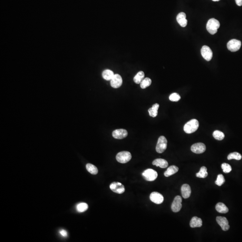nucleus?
<instances>
[{
	"label": "nucleus",
	"instance_id": "c756f323",
	"mask_svg": "<svg viewBox=\"0 0 242 242\" xmlns=\"http://www.w3.org/2000/svg\"><path fill=\"white\" fill-rule=\"evenodd\" d=\"M225 182V179L223 175L220 174L217 175V179L215 183L218 186H221L224 184Z\"/></svg>",
	"mask_w": 242,
	"mask_h": 242
},
{
	"label": "nucleus",
	"instance_id": "4be33fe9",
	"mask_svg": "<svg viewBox=\"0 0 242 242\" xmlns=\"http://www.w3.org/2000/svg\"><path fill=\"white\" fill-rule=\"evenodd\" d=\"M114 75L115 74L113 71L110 70H106L102 73V77L106 80H111Z\"/></svg>",
	"mask_w": 242,
	"mask_h": 242
},
{
	"label": "nucleus",
	"instance_id": "a878e982",
	"mask_svg": "<svg viewBox=\"0 0 242 242\" xmlns=\"http://www.w3.org/2000/svg\"><path fill=\"white\" fill-rule=\"evenodd\" d=\"M213 136L217 140H222L224 139L225 135L223 132L220 130H215L213 133Z\"/></svg>",
	"mask_w": 242,
	"mask_h": 242
},
{
	"label": "nucleus",
	"instance_id": "f8f14e48",
	"mask_svg": "<svg viewBox=\"0 0 242 242\" xmlns=\"http://www.w3.org/2000/svg\"><path fill=\"white\" fill-rule=\"evenodd\" d=\"M122 83V79L121 76L118 74L114 75L113 78L110 80L111 87L115 88H117L121 87Z\"/></svg>",
	"mask_w": 242,
	"mask_h": 242
},
{
	"label": "nucleus",
	"instance_id": "b1692460",
	"mask_svg": "<svg viewBox=\"0 0 242 242\" xmlns=\"http://www.w3.org/2000/svg\"><path fill=\"white\" fill-rule=\"evenodd\" d=\"M86 169H87V170L92 175H97L98 172V170L97 167L94 165L89 164V163L86 165Z\"/></svg>",
	"mask_w": 242,
	"mask_h": 242
},
{
	"label": "nucleus",
	"instance_id": "5701e85b",
	"mask_svg": "<svg viewBox=\"0 0 242 242\" xmlns=\"http://www.w3.org/2000/svg\"><path fill=\"white\" fill-rule=\"evenodd\" d=\"M145 78V73L143 71H140L136 74L134 78V81L136 84H139L141 83L142 81Z\"/></svg>",
	"mask_w": 242,
	"mask_h": 242
},
{
	"label": "nucleus",
	"instance_id": "423d86ee",
	"mask_svg": "<svg viewBox=\"0 0 242 242\" xmlns=\"http://www.w3.org/2000/svg\"><path fill=\"white\" fill-rule=\"evenodd\" d=\"M241 46V41L236 39H232L229 41L227 44V49L231 52H236L239 50Z\"/></svg>",
	"mask_w": 242,
	"mask_h": 242
},
{
	"label": "nucleus",
	"instance_id": "ddd939ff",
	"mask_svg": "<svg viewBox=\"0 0 242 242\" xmlns=\"http://www.w3.org/2000/svg\"><path fill=\"white\" fill-rule=\"evenodd\" d=\"M128 132L127 130L123 129H117L114 130L112 133L113 137L116 139H121L125 138L127 136Z\"/></svg>",
	"mask_w": 242,
	"mask_h": 242
},
{
	"label": "nucleus",
	"instance_id": "f3484780",
	"mask_svg": "<svg viewBox=\"0 0 242 242\" xmlns=\"http://www.w3.org/2000/svg\"><path fill=\"white\" fill-rule=\"evenodd\" d=\"M190 226L192 228L201 227L202 226V219L197 217H194L190 221Z\"/></svg>",
	"mask_w": 242,
	"mask_h": 242
},
{
	"label": "nucleus",
	"instance_id": "f03ea898",
	"mask_svg": "<svg viewBox=\"0 0 242 242\" xmlns=\"http://www.w3.org/2000/svg\"><path fill=\"white\" fill-rule=\"evenodd\" d=\"M220 26V23L217 20L211 19L207 23L206 28L208 32L212 35H214L217 32V30Z\"/></svg>",
	"mask_w": 242,
	"mask_h": 242
},
{
	"label": "nucleus",
	"instance_id": "9d476101",
	"mask_svg": "<svg viewBox=\"0 0 242 242\" xmlns=\"http://www.w3.org/2000/svg\"><path fill=\"white\" fill-rule=\"evenodd\" d=\"M216 221L218 224L221 226L223 231H227L229 230L230 228L229 222L225 217H217L216 218Z\"/></svg>",
	"mask_w": 242,
	"mask_h": 242
},
{
	"label": "nucleus",
	"instance_id": "412c9836",
	"mask_svg": "<svg viewBox=\"0 0 242 242\" xmlns=\"http://www.w3.org/2000/svg\"><path fill=\"white\" fill-rule=\"evenodd\" d=\"M159 107V105L157 103H156L154 105H153L152 107L148 109V111L149 115L153 118L157 116Z\"/></svg>",
	"mask_w": 242,
	"mask_h": 242
},
{
	"label": "nucleus",
	"instance_id": "0eeeda50",
	"mask_svg": "<svg viewBox=\"0 0 242 242\" xmlns=\"http://www.w3.org/2000/svg\"><path fill=\"white\" fill-rule=\"evenodd\" d=\"M109 187L113 192L116 193L121 194L125 192V187L119 182H113L110 185Z\"/></svg>",
	"mask_w": 242,
	"mask_h": 242
},
{
	"label": "nucleus",
	"instance_id": "6ab92c4d",
	"mask_svg": "<svg viewBox=\"0 0 242 242\" xmlns=\"http://www.w3.org/2000/svg\"><path fill=\"white\" fill-rule=\"evenodd\" d=\"M178 168L175 166H171L168 167L166 171L164 173V175L166 177L170 176L174 174H176L178 171Z\"/></svg>",
	"mask_w": 242,
	"mask_h": 242
},
{
	"label": "nucleus",
	"instance_id": "6e6552de",
	"mask_svg": "<svg viewBox=\"0 0 242 242\" xmlns=\"http://www.w3.org/2000/svg\"><path fill=\"white\" fill-rule=\"evenodd\" d=\"M182 199L181 196H177L175 197L171 205V209L175 213L180 211L182 207Z\"/></svg>",
	"mask_w": 242,
	"mask_h": 242
},
{
	"label": "nucleus",
	"instance_id": "f704fd0d",
	"mask_svg": "<svg viewBox=\"0 0 242 242\" xmlns=\"http://www.w3.org/2000/svg\"><path fill=\"white\" fill-rule=\"evenodd\" d=\"M212 1H220V0H212Z\"/></svg>",
	"mask_w": 242,
	"mask_h": 242
},
{
	"label": "nucleus",
	"instance_id": "bb28decb",
	"mask_svg": "<svg viewBox=\"0 0 242 242\" xmlns=\"http://www.w3.org/2000/svg\"><path fill=\"white\" fill-rule=\"evenodd\" d=\"M88 206L85 203H81L78 204L76 206V209L78 212L82 213L85 212L88 209Z\"/></svg>",
	"mask_w": 242,
	"mask_h": 242
},
{
	"label": "nucleus",
	"instance_id": "473e14b6",
	"mask_svg": "<svg viewBox=\"0 0 242 242\" xmlns=\"http://www.w3.org/2000/svg\"><path fill=\"white\" fill-rule=\"evenodd\" d=\"M60 234L63 237H67V231L64 230H62L60 231Z\"/></svg>",
	"mask_w": 242,
	"mask_h": 242
},
{
	"label": "nucleus",
	"instance_id": "dca6fc26",
	"mask_svg": "<svg viewBox=\"0 0 242 242\" xmlns=\"http://www.w3.org/2000/svg\"><path fill=\"white\" fill-rule=\"evenodd\" d=\"M181 193L182 196L184 199L189 198L191 196V187L187 184H184L181 187Z\"/></svg>",
	"mask_w": 242,
	"mask_h": 242
},
{
	"label": "nucleus",
	"instance_id": "2f4dec72",
	"mask_svg": "<svg viewBox=\"0 0 242 242\" xmlns=\"http://www.w3.org/2000/svg\"><path fill=\"white\" fill-rule=\"evenodd\" d=\"M222 168L223 171L225 173H230L232 170V168L229 164L224 163L222 165Z\"/></svg>",
	"mask_w": 242,
	"mask_h": 242
},
{
	"label": "nucleus",
	"instance_id": "39448f33",
	"mask_svg": "<svg viewBox=\"0 0 242 242\" xmlns=\"http://www.w3.org/2000/svg\"><path fill=\"white\" fill-rule=\"evenodd\" d=\"M142 176L147 181H154L158 176L157 171L151 169H148L144 171L142 173Z\"/></svg>",
	"mask_w": 242,
	"mask_h": 242
},
{
	"label": "nucleus",
	"instance_id": "cd10ccee",
	"mask_svg": "<svg viewBox=\"0 0 242 242\" xmlns=\"http://www.w3.org/2000/svg\"><path fill=\"white\" fill-rule=\"evenodd\" d=\"M228 160H231L232 159H235L236 160H240L242 159V156L241 154L237 152H234L231 153L227 157Z\"/></svg>",
	"mask_w": 242,
	"mask_h": 242
},
{
	"label": "nucleus",
	"instance_id": "f257e3e1",
	"mask_svg": "<svg viewBox=\"0 0 242 242\" xmlns=\"http://www.w3.org/2000/svg\"><path fill=\"white\" fill-rule=\"evenodd\" d=\"M199 126V123L198 120L193 119L186 123L184 126V130L187 134H191L197 130Z\"/></svg>",
	"mask_w": 242,
	"mask_h": 242
},
{
	"label": "nucleus",
	"instance_id": "2eb2a0df",
	"mask_svg": "<svg viewBox=\"0 0 242 242\" xmlns=\"http://www.w3.org/2000/svg\"><path fill=\"white\" fill-rule=\"evenodd\" d=\"M177 21L179 25L183 28L186 27L187 21L186 19V14L184 12H181L178 14L176 18Z\"/></svg>",
	"mask_w": 242,
	"mask_h": 242
},
{
	"label": "nucleus",
	"instance_id": "393cba45",
	"mask_svg": "<svg viewBox=\"0 0 242 242\" xmlns=\"http://www.w3.org/2000/svg\"><path fill=\"white\" fill-rule=\"evenodd\" d=\"M208 173L207 172V170L206 167L202 166L200 169V171L196 174L197 177L200 178H205L207 177Z\"/></svg>",
	"mask_w": 242,
	"mask_h": 242
},
{
	"label": "nucleus",
	"instance_id": "9b49d317",
	"mask_svg": "<svg viewBox=\"0 0 242 242\" xmlns=\"http://www.w3.org/2000/svg\"><path fill=\"white\" fill-rule=\"evenodd\" d=\"M191 149L192 152L195 154H202L205 151V145L202 143H196L192 146Z\"/></svg>",
	"mask_w": 242,
	"mask_h": 242
},
{
	"label": "nucleus",
	"instance_id": "20e7f679",
	"mask_svg": "<svg viewBox=\"0 0 242 242\" xmlns=\"http://www.w3.org/2000/svg\"><path fill=\"white\" fill-rule=\"evenodd\" d=\"M167 146V140L164 136H161L158 139L156 150L159 154L163 153L166 150Z\"/></svg>",
	"mask_w": 242,
	"mask_h": 242
},
{
	"label": "nucleus",
	"instance_id": "7c9ffc66",
	"mask_svg": "<svg viewBox=\"0 0 242 242\" xmlns=\"http://www.w3.org/2000/svg\"><path fill=\"white\" fill-rule=\"evenodd\" d=\"M180 99H181V97H180V95L177 93H172L169 97V100L174 101V102L179 101Z\"/></svg>",
	"mask_w": 242,
	"mask_h": 242
},
{
	"label": "nucleus",
	"instance_id": "aec40b11",
	"mask_svg": "<svg viewBox=\"0 0 242 242\" xmlns=\"http://www.w3.org/2000/svg\"><path fill=\"white\" fill-rule=\"evenodd\" d=\"M216 209L217 212L221 214H226L229 211L228 208L223 203H217L216 205Z\"/></svg>",
	"mask_w": 242,
	"mask_h": 242
},
{
	"label": "nucleus",
	"instance_id": "72a5a7b5",
	"mask_svg": "<svg viewBox=\"0 0 242 242\" xmlns=\"http://www.w3.org/2000/svg\"><path fill=\"white\" fill-rule=\"evenodd\" d=\"M235 2H236V4L238 5V6H242V0H235Z\"/></svg>",
	"mask_w": 242,
	"mask_h": 242
},
{
	"label": "nucleus",
	"instance_id": "c85d7f7f",
	"mask_svg": "<svg viewBox=\"0 0 242 242\" xmlns=\"http://www.w3.org/2000/svg\"><path fill=\"white\" fill-rule=\"evenodd\" d=\"M152 83V80L149 78H146L144 79L140 83V87L142 89H145L149 87Z\"/></svg>",
	"mask_w": 242,
	"mask_h": 242
},
{
	"label": "nucleus",
	"instance_id": "a211bd4d",
	"mask_svg": "<svg viewBox=\"0 0 242 242\" xmlns=\"http://www.w3.org/2000/svg\"><path fill=\"white\" fill-rule=\"evenodd\" d=\"M153 165L160 167L161 168H166L168 166V163L165 159L159 158L154 160L153 162Z\"/></svg>",
	"mask_w": 242,
	"mask_h": 242
},
{
	"label": "nucleus",
	"instance_id": "7ed1b4c3",
	"mask_svg": "<svg viewBox=\"0 0 242 242\" xmlns=\"http://www.w3.org/2000/svg\"><path fill=\"white\" fill-rule=\"evenodd\" d=\"M131 154L128 151H122L118 153L116 155V160L119 163H127L131 160Z\"/></svg>",
	"mask_w": 242,
	"mask_h": 242
},
{
	"label": "nucleus",
	"instance_id": "1a4fd4ad",
	"mask_svg": "<svg viewBox=\"0 0 242 242\" xmlns=\"http://www.w3.org/2000/svg\"><path fill=\"white\" fill-rule=\"evenodd\" d=\"M201 53L202 57L207 61H210L213 57L212 50L208 46L204 45L201 49Z\"/></svg>",
	"mask_w": 242,
	"mask_h": 242
},
{
	"label": "nucleus",
	"instance_id": "4468645a",
	"mask_svg": "<svg viewBox=\"0 0 242 242\" xmlns=\"http://www.w3.org/2000/svg\"><path fill=\"white\" fill-rule=\"evenodd\" d=\"M150 199L155 204L159 205L164 201V197L161 194L157 192H153L150 196Z\"/></svg>",
	"mask_w": 242,
	"mask_h": 242
}]
</instances>
